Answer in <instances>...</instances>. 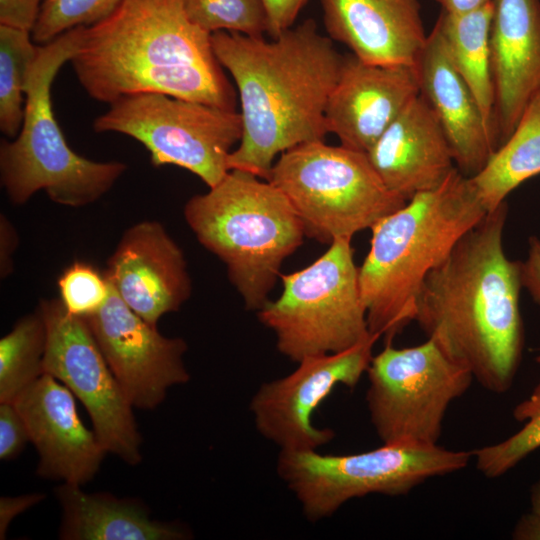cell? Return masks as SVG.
Instances as JSON below:
<instances>
[{
  "instance_id": "cell-6",
  "label": "cell",
  "mask_w": 540,
  "mask_h": 540,
  "mask_svg": "<svg viewBox=\"0 0 540 540\" xmlns=\"http://www.w3.org/2000/svg\"><path fill=\"white\" fill-rule=\"evenodd\" d=\"M185 0H122L103 20L81 26L70 59L87 94L108 102L112 89L137 72L219 66L211 34L193 24Z\"/></svg>"
},
{
  "instance_id": "cell-36",
  "label": "cell",
  "mask_w": 540,
  "mask_h": 540,
  "mask_svg": "<svg viewBox=\"0 0 540 540\" xmlns=\"http://www.w3.org/2000/svg\"><path fill=\"white\" fill-rule=\"evenodd\" d=\"M19 244V237L11 221L0 215V276L7 278L13 272V255Z\"/></svg>"
},
{
  "instance_id": "cell-3",
  "label": "cell",
  "mask_w": 540,
  "mask_h": 540,
  "mask_svg": "<svg viewBox=\"0 0 540 540\" xmlns=\"http://www.w3.org/2000/svg\"><path fill=\"white\" fill-rule=\"evenodd\" d=\"M487 213L457 168L442 185L416 194L370 229L359 285L371 334L389 342L414 321L426 277Z\"/></svg>"
},
{
  "instance_id": "cell-10",
  "label": "cell",
  "mask_w": 540,
  "mask_h": 540,
  "mask_svg": "<svg viewBox=\"0 0 540 540\" xmlns=\"http://www.w3.org/2000/svg\"><path fill=\"white\" fill-rule=\"evenodd\" d=\"M109 105L94 120V131L134 138L149 151L154 166L184 168L209 188L230 171L229 155L243 133L236 110L160 93L128 95Z\"/></svg>"
},
{
  "instance_id": "cell-17",
  "label": "cell",
  "mask_w": 540,
  "mask_h": 540,
  "mask_svg": "<svg viewBox=\"0 0 540 540\" xmlns=\"http://www.w3.org/2000/svg\"><path fill=\"white\" fill-rule=\"evenodd\" d=\"M418 95L414 66L371 64L345 55L325 109L327 131L340 145L367 153Z\"/></svg>"
},
{
  "instance_id": "cell-21",
  "label": "cell",
  "mask_w": 540,
  "mask_h": 540,
  "mask_svg": "<svg viewBox=\"0 0 540 540\" xmlns=\"http://www.w3.org/2000/svg\"><path fill=\"white\" fill-rule=\"evenodd\" d=\"M328 36L360 60L414 66L427 36L419 0H320Z\"/></svg>"
},
{
  "instance_id": "cell-27",
  "label": "cell",
  "mask_w": 540,
  "mask_h": 540,
  "mask_svg": "<svg viewBox=\"0 0 540 540\" xmlns=\"http://www.w3.org/2000/svg\"><path fill=\"white\" fill-rule=\"evenodd\" d=\"M513 417L523 423L516 433L498 443L471 451L477 469L488 478L502 476L540 448V380L531 393L515 406Z\"/></svg>"
},
{
  "instance_id": "cell-32",
  "label": "cell",
  "mask_w": 540,
  "mask_h": 540,
  "mask_svg": "<svg viewBox=\"0 0 540 540\" xmlns=\"http://www.w3.org/2000/svg\"><path fill=\"white\" fill-rule=\"evenodd\" d=\"M43 0H0V24L32 31Z\"/></svg>"
},
{
  "instance_id": "cell-4",
  "label": "cell",
  "mask_w": 540,
  "mask_h": 540,
  "mask_svg": "<svg viewBox=\"0 0 540 540\" xmlns=\"http://www.w3.org/2000/svg\"><path fill=\"white\" fill-rule=\"evenodd\" d=\"M184 217L200 244L225 264L230 282L253 311L269 301L282 263L306 236L280 189L236 169L191 197Z\"/></svg>"
},
{
  "instance_id": "cell-23",
  "label": "cell",
  "mask_w": 540,
  "mask_h": 540,
  "mask_svg": "<svg viewBox=\"0 0 540 540\" xmlns=\"http://www.w3.org/2000/svg\"><path fill=\"white\" fill-rule=\"evenodd\" d=\"M492 14L493 1H490L468 13L450 14L441 11L435 25L441 32L455 68L470 88L496 139L490 53Z\"/></svg>"
},
{
  "instance_id": "cell-24",
  "label": "cell",
  "mask_w": 540,
  "mask_h": 540,
  "mask_svg": "<svg viewBox=\"0 0 540 540\" xmlns=\"http://www.w3.org/2000/svg\"><path fill=\"white\" fill-rule=\"evenodd\" d=\"M540 174V94L526 107L514 131L485 167L469 177L487 211L530 178Z\"/></svg>"
},
{
  "instance_id": "cell-25",
  "label": "cell",
  "mask_w": 540,
  "mask_h": 540,
  "mask_svg": "<svg viewBox=\"0 0 540 540\" xmlns=\"http://www.w3.org/2000/svg\"><path fill=\"white\" fill-rule=\"evenodd\" d=\"M46 341V324L39 307L20 318L1 338L0 402H13L44 374Z\"/></svg>"
},
{
  "instance_id": "cell-34",
  "label": "cell",
  "mask_w": 540,
  "mask_h": 540,
  "mask_svg": "<svg viewBox=\"0 0 540 540\" xmlns=\"http://www.w3.org/2000/svg\"><path fill=\"white\" fill-rule=\"evenodd\" d=\"M520 278L522 288L540 306V238L537 236L528 239L527 256L520 261Z\"/></svg>"
},
{
  "instance_id": "cell-37",
  "label": "cell",
  "mask_w": 540,
  "mask_h": 540,
  "mask_svg": "<svg viewBox=\"0 0 540 540\" xmlns=\"http://www.w3.org/2000/svg\"><path fill=\"white\" fill-rule=\"evenodd\" d=\"M512 538L517 540H540V515L531 511L517 522Z\"/></svg>"
},
{
  "instance_id": "cell-29",
  "label": "cell",
  "mask_w": 540,
  "mask_h": 540,
  "mask_svg": "<svg viewBox=\"0 0 540 540\" xmlns=\"http://www.w3.org/2000/svg\"><path fill=\"white\" fill-rule=\"evenodd\" d=\"M122 0H43L31 31L38 45L81 26L93 25L110 15Z\"/></svg>"
},
{
  "instance_id": "cell-1",
  "label": "cell",
  "mask_w": 540,
  "mask_h": 540,
  "mask_svg": "<svg viewBox=\"0 0 540 540\" xmlns=\"http://www.w3.org/2000/svg\"><path fill=\"white\" fill-rule=\"evenodd\" d=\"M506 201L489 211L426 277L414 321L485 389L508 391L524 345L520 261L508 258Z\"/></svg>"
},
{
  "instance_id": "cell-38",
  "label": "cell",
  "mask_w": 540,
  "mask_h": 540,
  "mask_svg": "<svg viewBox=\"0 0 540 540\" xmlns=\"http://www.w3.org/2000/svg\"><path fill=\"white\" fill-rule=\"evenodd\" d=\"M442 11L450 14H463L477 10L492 0H436Z\"/></svg>"
},
{
  "instance_id": "cell-19",
  "label": "cell",
  "mask_w": 540,
  "mask_h": 540,
  "mask_svg": "<svg viewBox=\"0 0 540 540\" xmlns=\"http://www.w3.org/2000/svg\"><path fill=\"white\" fill-rule=\"evenodd\" d=\"M386 187L408 201L442 185L457 169L448 139L419 94L367 152Z\"/></svg>"
},
{
  "instance_id": "cell-40",
  "label": "cell",
  "mask_w": 540,
  "mask_h": 540,
  "mask_svg": "<svg viewBox=\"0 0 540 540\" xmlns=\"http://www.w3.org/2000/svg\"><path fill=\"white\" fill-rule=\"evenodd\" d=\"M535 361L540 367V354L536 356Z\"/></svg>"
},
{
  "instance_id": "cell-12",
  "label": "cell",
  "mask_w": 540,
  "mask_h": 540,
  "mask_svg": "<svg viewBox=\"0 0 540 540\" xmlns=\"http://www.w3.org/2000/svg\"><path fill=\"white\" fill-rule=\"evenodd\" d=\"M47 331L44 373L64 384L86 408L99 441L129 465L142 460L133 406L111 371L87 321L60 299L38 305Z\"/></svg>"
},
{
  "instance_id": "cell-15",
  "label": "cell",
  "mask_w": 540,
  "mask_h": 540,
  "mask_svg": "<svg viewBox=\"0 0 540 540\" xmlns=\"http://www.w3.org/2000/svg\"><path fill=\"white\" fill-rule=\"evenodd\" d=\"M104 274L126 305L153 326L191 295L184 253L158 221L125 230Z\"/></svg>"
},
{
  "instance_id": "cell-8",
  "label": "cell",
  "mask_w": 540,
  "mask_h": 540,
  "mask_svg": "<svg viewBox=\"0 0 540 540\" xmlns=\"http://www.w3.org/2000/svg\"><path fill=\"white\" fill-rule=\"evenodd\" d=\"M282 292L257 311L294 362L350 349L370 333L351 239H337L309 266L281 276Z\"/></svg>"
},
{
  "instance_id": "cell-2",
  "label": "cell",
  "mask_w": 540,
  "mask_h": 540,
  "mask_svg": "<svg viewBox=\"0 0 540 540\" xmlns=\"http://www.w3.org/2000/svg\"><path fill=\"white\" fill-rule=\"evenodd\" d=\"M211 45L219 64L233 77L241 105L243 133L229 155L230 170L267 180L277 155L305 142L324 140L325 109L343 56L313 19L272 41L214 32Z\"/></svg>"
},
{
  "instance_id": "cell-5",
  "label": "cell",
  "mask_w": 540,
  "mask_h": 540,
  "mask_svg": "<svg viewBox=\"0 0 540 540\" xmlns=\"http://www.w3.org/2000/svg\"><path fill=\"white\" fill-rule=\"evenodd\" d=\"M81 27L38 45L25 87L21 129L0 143V179L10 201L26 203L43 190L60 205L82 207L106 194L126 171L123 162H97L75 153L55 119L51 86L80 41Z\"/></svg>"
},
{
  "instance_id": "cell-9",
  "label": "cell",
  "mask_w": 540,
  "mask_h": 540,
  "mask_svg": "<svg viewBox=\"0 0 540 540\" xmlns=\"http://www.w3.org/2000/svg\"><path fill=\"white\" fill-rule=\"evenodd\" d=\"M471 457V451L413 443H382L369 451L345 455L280 450L277 472L306 518L319 521L354 498L406 495L429 478L465 468Z\"/></svg>"
},
{
  "instance_id": "cell-35",
  "label": "cell",
  "mask_w": 540,
  "mask_h": 540,
  "mask_svg": "<svg viewBox=\"0 0 540 540\" xmlns=\"http://www.w3.org/2000/svg\"><path fill=\"white\" fill-rule=\"evenodd\" d=\"M46 495L30 493L20 496L0 498V539H5L11 521L19 514L38 504Z\"/></svg>"
},
{
  "instance_id": "cell-11",
  "label": "cell",
  "mask_w": 540,
  "mask_h": 540,
  "mask_svg": "<svg viewBox=\"0 0 540 540\" xmlns=\"http://www.w3.org/2000/svg\"><path fill=\"white\" fill-rule=\"evenodd\" d=\"M366 403L382 443L438 444L450 404L474 380L431 338L396 348L392 341L372 357Z\"/></svg>"
},
{
  "instance_id": "cell-18",
  "label": "cell",
  "mask_w": 540,
  "mask_h": 540,
  "mask_svg": "<svg viewBox=\"0 0 540 540\" xmlns=\"http://www.w3.org/2000/svg\"><path fill=\"white\" fill-rule=\"evenodd\" d=\"M494 131L499 147L540 94V0H492Z\"/></svg>"
},
{
  "instance_id": "cell-30",
  "label": "cell",
  "mask_w": 540,
  "mask_h": 540,
  "mask_svg": "<svg viewBox=\"0 0 540 540\" xmlns=\"http://www.w3.org/2000/svg\"><path fill=\"white\" fill-rule=\"evenodd\" d=\"M60 300L66 310L79 317L99 311L110 296L111 286L104 272L84 261H74L57 281Z\"/></svg>"
},
{
  "instance_id": "cell-28",
  "label": "cell",
  "mask_w": 540,
  "mask_h": 540,
  "mask_svg": "<svg viewBox=\"0 0 540 540\" xmlns=\"http://www.w3.org/2000/svg\"><path fill=\"white\" fill-rule=\"evenodd\" d=\"M184 3L190 21L209 34L227 31L260 37L268 33L264 0H185Z\"/></svg>"
},
{
  "instance_id": "cell-14",
  "label": "cell",
  "mask_w": 540,
  "mask_h": 540,
  "mask_svg": "<svg viewBox=\"0 0 540 540\" xmlns=\"http://www.w3.org/2000/svg\"><path fill=\"white\" fill-rule=\"evenodd\" d=\"M83 318L133 408L154 409L170 387L189 381L183 361L186 342L163 336L157 326L130 309L112 286L104 306Z\"/></svg>"
},
{
  "instance_id": "cell-31",
  "label": "cell",
  "mask_w": 540,
  "mask_h": 540,
  "mask_svg": "<svg viewBox=\"0 0 540 540\" xmlns=\"http://www.w3.org/2000/svg\"><path fill=\"white\" fill-rule=\"evenodd\" d=\"M30 441L28 429L12 402H0V459L16 458Z\"/></svg>"
},
{
  "instance_id": "cell-39",
  "label": "cell",
  "mask_w": 540,
  "mask_h": 540,
  "mask_svg": "<svg viewBox=\"0 0 540 540\" xmlns=\"http://www.w3.org/2000/svg\"><path fill=\"white\" fill-rule=\"evenodd\" d=\"M532 511L540 515V478L536 482L531 493Z\"/></svg>"
},
{
  "instance_id": "cell-22",
  "label": "cell",
  "mask_w": 540,
  "mask_h": 540,
  "mask_svg": "<svg viewBox=\"0 0 540 540\" xmlns=\"http://www.w3.org/2000/svg\"><path fill=\"white\" fill-rule=\"evenodd\" d=\"M62 509L59 538L63 540H181V525L154 519L135 498L88 493L80 485L62 483L55 489Z\"/></svg>"
},
{
  "instance_id": "cell-16",
  "label": "cell",
  "mask_w": 540,
  "mask_h": 540,
  "mask_svg": "<svg viewBox=\"0 0 540 540\" xmlns=\"http://www.w3.org/2000/svg\"><path fill=\"white\" fill-rule=\"evenodd\" d=\"M39 455L37 474L84 485L98 473L107 451L81 421L74 395L44 373L12 402Z\"/></svg>"
},
{
  "instance_id": "cell-13",
  "label": "cell",
  "mask_w": 540,
  "mask_h": 540,
  "mask_svg": "<svg viewBox=\"0 0 540 540\" xmlns=\"http://www.w3.org/2000/svg\"><path fill=\"white\" fill-rule=\"evenodd\" d=\"M378 336L338 353L309 356L290 374L263 383L250 402L255 426L280 450H317L334 431L314 426L312 416L339 386L355 387L367 372Z\"/></svg>"
},
{
  "instance_id": "cell-7",
  "label": "cell",
  "mask_w": 540,
  "mask_h": 540,
  "mask_svg": "<svg viewBox=\"0 0 540 540\" xmlns=\"http://www.w3.org/2000/svg\"><path fill=\"white\" fill-rule=\"evenodd\" d=\"M267 180L288 198L305 235L328 245L352 240L407 202L386 187L367 153L324 140L282 152Z\"/></svg>"
},
{
  "instance_id": "cell-20",
  "label": "cell",
  "mask_w": 540,
  "mask_h": 540,
  "mask_svg": "<svg viewBox=\"0 0 540 540\" xmlns=\"http://www.w3.org/2000/svg\"><path fill=\"white\" fill-rule=\"evenodd\" d=\"M419 94L435 113L458 170L479 173L498 149L470 88L458 73L439 28L434 25L414 64Z\"/></svg>"
},
{
  "instance_id": "cell-26",
  "label": "cell",
  "mask_w": 540,
  "mask_h": 540,
  "mask_svg": "<svg viewBox=\"0 0 540 540\" xmlns=\"http://www.w3.org/2000/svg\"><path fill=\"white\" fill-rule=\"evenodd\" d=\"M28 30L0 24V130L15 138L25 112V87L37 55Z\"/></svg>"
},
{
  "instance_id": "cell-33",
  "label": "cell",
  "mask_w": 540,
  "mask_h": 540,
  "mask_svg": "<svg viewBox=\"0 0 540 540\" xmlns=\"http://www.w3.org/2000/svg\"><path fill=\"white\" fill-rule=\"evenodd\" d=\"M307 0H264L268 14V34L276 38L291 28Z\"/></svg>"
}]
</instances>
